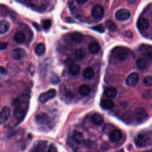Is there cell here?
Listing matches in <instances>:
<instances>
[{"label":"cell","mask_w":152,"mask_h":152,"mask_svg":"<svg viewBox=\"0 0 152 152\" xmlns=\"http://www.w3.org/2000/svg\"><path fill=\"white\" fill-rule=\"evenodd\" d=\"M15 108L13 111L14 117L17 120H22L27 111V104L20 100L14 101Z\"/></svg>","instance_id":"obj_1"},{"label":"cell","mask_w":152,"mask_h":152,"mask_svg":"<svg viewBox=\"0 0 152 152\" xmlns=\"http://www.w3.org/2000/svg\"><path fill=\"white\" fill-rule=\"evenodd\" d=\"M112 55L116 59L120 61H123L128 57L129 50L124 47L117 46L112 50Z\"/></svg>","instance_id":"obj_2"},{"label":"cell","mask_w":152,"mask_h":152,"mask_svg":"<svg viewBox=\"0 0 152 152\" xmlns=\"http://www.w3.org/2000/svg\"><path fill=\"white\" fill-rule=\"evenodd\" d=\"M134 115L136 121L138 123H142L148 119V113L143 108H137L134 110Z\"/></svg>","instance_id":"obj_3"},{"label":"cell","mask_w":152,"mask_h":152,"mask_svg":"<svg viewBox=\"0 0 152 152\" xmlns=\"http://www.w3.org/2000/svg\"><path fill=\"white\" fill-rule=\"evenodd\" d=\"M56 95V91L55 89H50L47 91L41 93L39 96V100L42 103H45L48 100L54 98Z\"/></svg>","instance_id":"obj_4"},{"label":"cell","mask_w":152,"mask_h":152,"mask_svg":"<svg viewBox=\"0 0 152 152\" xmlns=\"http://www.w3.org/2000/svg\"><path fill=\"white\" fill-rule=\"evenodd\" d=\"M115 16L117 20L119 21H124L129 18L131 17V12L127 9L122 8L116 12Z\"/></svg>","instance_id":"obj_5"},{"label":"cell","mask_w":152,"mask_h":152,"mask_svg":"<svg viewBox=\"0 0 152 152\" xmlns=\"http://www.w3.org/2000/svg\"><path fill=\"white\" fill-rule=\"evenodd\" d=\"M139 80V75L138 73L134 72L128 75L125 79V84L128 87L135 86Z\"/></svg>","instance_id":"obj_6"},{"label":"cell","mask_w":152,"mask_h":152,"mask_svg":"<svg viewBox=\"0 0 152 152\" xmlns=\"http://www.w3.org/2000/svg\"><path fill=\"white\" fill-rule=\"evenodd\" d=\"M26 55V53L25 50L21 48L14 49L11 53V56L12 58L16 61L22 60L25 57Z\"/></svg>","instance_id":"obj_7"},{"label":"cell","mask_w":152,"mask_h":152,"mask_svg":"<svg viewBox=\"0 0 152 152\" xmlns=\"http://www.w3.org/2000/svg\"><path fill=\"white\" fill-rule=\"evenodd\" d=\"M37 123L42 125H49L51 123L50 118L46 113H39L36 116Z\"/></svg>","instance_id":"obj_8"},{"label":"cell","mask_w":152,"mask_h":152,"mask_svg":"<svg viewBox=\"0 0 152 152\" xmlns=\"http://www.w3.org/2000/svg\"><path fill=\"white\" fill-rule=\"evenodd\" d=\"M104 13V10L101 5H96L94 6L91 10V15L95 18H102Z\"/></svg>","instance_id":"obj_9"},{"label":"cell","mask_w":152,"mask_h":152,"mask_svg":"<svg viewBox=\"0 0 152 152\" xmlns=\"http://www.w3.org/2000/svg\"><path fill=\"white\" fill-rule=\"evenodd\" d=\"M10 115V109L8 106H4L0 112V124L5 123Z\"/></svg>","instance_id":"obj_10"},{"label":"cell","mask_w":152,"mask_h":152,"mask_svg":"<svg viewBox=\"0 0 152 152\" xmlns=\"http://www.w3.org/2000/svg\"><path fill=\"white\" fill-rule=\"evenodd\" d=\"M137 26L139 29L144 30L148 28L150 26V24H149L148 20L147 18L144 17H141L138 20L137 23Z\"/></svg>","instance_id":"obj_11"},{"label":"cell","mask_w":152,"mask_h":152,"mask_svg":"<svg viewBox=\"0 0 152 152\" xmlns=\"http://www.w3.org/2000/svg\"><path fill=\"white\" fill-rule=\"evenodd\" d=\"M109 138L112 142H118L122 138V133L119 129H114L110 132Z\"/></svg>","instance_id":"obj_12"},{"label":"cell","mask_w":152,"mask_h":152,"mask_svg":"<svg viewBox=\"0 0 152 152\" xmlns=\"http://www.w3.org/2000/svg\"><path fill=\"white\" fill-rule=\"evenodd\" d=\"M88 51L92 54L97 53L100 50V46L99 43L97 42H91L88 47Z\"/></svg>","instance_id":"obj_13"},{"label":"cell","mask_w":152,"mask_h":152,"mask_svg":"<svg viewBox=\"0 0 152 152\" xmlns=\"http://www.w3.org/2000/svg\"><path fill=\"white\" fill-rule=\"evenodd\" d=\"M46 142L40 141L33 147L30 152H42L46 147Z\"/></svg>","instance_id":"obj_14"},{"label":"cell","mask_w":152,"mask_h":152,"mask_svg":"<svg viewBox=\"0 0 152 152\" xmlns=\"http://www.w3.org/2000/svg\"><path fill=\"white\" fill-rule=\"evenodd\" d=\"M94 76V72L91 67L86 68L83 71V77L86 80H91Z\"/></svg>","instance_id":"obj_15"},{"label":"cell","mask_w":152,"mask_h":152,"mask_svg":"<svg viewBox=\"0 0 152 152\" xmlns=\"http://www.w3.org/2000/svg\"><path fill=\"white\" fill-rule=\"evenodd\" d=\"M80 71V66L76 64H71L69 65L68 72L73 76L77 75Z\"/></svg>","instance_id":"obj_16"},{"label":"cell","mask_w":152,"mask_h":152,"mask_svg":"<svg viewBox=\"0 0 152 152\" xmlns=\"http://www.w3.org/2000/svg\"><path fill=\"white\" fill-rule=\"evenodd\" d=\"M104 94L109 99H113L117 95V90L113 87H109L105 89Z\"/></svg>","instance_id":"obj_17"},{"label":"cell","mask_w":152,"mask_h":152,"mask_svg":"<svg viewBox=\"0 0 152 152\" xmlns=\"http://www.w3.org/2000/svg\"><path fill=\"white\" fill-rule=\"evenodd\" d=\"M135 144L138 147H142L145 145L146 140L145 137L142 134L138 135L135 139Z\"/></svg>","instance_id":"obj_18"},{"label":"cell","mask_w":152,"mask_h":152,"mask_svg":"<svg viewBox=\"0 0 152 152\" xmlns=\"http://www.w3.org/2000/svg\"><path fill=\"white\" fill-rule=\"evenodd\" d=\"M101 106L102 108L106 110L111 109L114 106V103L110 99H103L101 102Z\"/></svg>","instance_id":"obj_19"},{"label":"cell","mask_w":152,"mask_h":152,"mask_svg":"<svg viewBox=\"0 0 152 152\" xmlns=\"http://www.w3.org/2000/svg\"><path fill=\"white\" fill-rule=\"evenodd\" d=\"M137 66L139 69L144 70L147 69L148 66V61L145 58H139L137 61Z\"/></svg>","instance_id":"obj_20"},{"label":"cell","mask_w":152,"mask_h":152,"mask_svg":"<svg viewBox=\"0 0 152 152\" xmlns=\"http://www.w3.org/2000/svg\"><path fill=\"white\" fill-rule=\"evenodd\" d=\"M10 27V24L6 20L0 21V34H5Z\"/></svg>","instance_id":"obj_21"},{"label":"cell","mask_w":152,"mask_h":152,"mask_svg":"<svg viewBox=\"0 0 152 152\" xmlns=\"http://www.w3.org/2000/svg\"><path fill=\"white\" fill-rule=\"evenodd\" d=\"M14 39L17 43H21L25 41L26 36L23 31H17L14 36Z\"/></svg>","instance_id":"obj_22"},{"label":"cell","mask_w":152,"mask_h":152,"mask_svg":"<svg viewBox=\"0 0 152 152\" xmlns=\"http://www.w3.org/2000/svg\"><path fill=\"white\" fill-rule=\"evenodd\" d=\"M46 50V48H45V46L43 43H38L34 49L35 53H36L37 55L38 56H42L43 55Z\"/></svg>","instance_id":"obj_23"},{"label":"cell","mask_w":152,"mask_h":152,"mask_svg":"<svg viewBox=\"0 0 152 152\" xmlns=\"http://www.w3.org/2000/svg\"><path fill=\"white\" fill-rule=\"evenodd\" d=\"M71 40L75 43H80L83 39V35L79 32H74L71 34Z\"/></svg>","instance_id":"obj_24"},{"label":"cell","mask_w":152,"mask_h":152,"mask_svg":"<svg viewBox=\"0 0 152 152\" xmlns=\"http://www.w3.org/2000/svg\"><path fill=\"white\" fill-rule=\"evenodd\" d=\"M91 121L95 125H100L103 123L104 119L103 116L99 113H94L91 117Z\"/></svg>","instance_id":"obj_25"},{"label":"cell","mask_w":152,"mask_h":152,"mask_svg":"<svg viewBox=\"0 0 152 152\" xmlns=\"http://www.w3.org/2000/svg\"><path fill=\"white\" fill-rule=\"evenodd\" d=\"M91 89L90 87L86 84H83L78 88V91L80 94L83 96H87L90 93Z\"/></svg>","instance_id":"obj_26"},{"label":"cell","mask_w":152,"mask_h":152,"mask_svg":"<svg viewBox=\"0 0 152 152\" xmlns=\"http://www.w3.org/2000/svg\"><path fill=\"white\" fill-rule=\"evenodd\" d=\"M73 139L77 143L80 144L84 141V137L82 133L78 131H75L73 134Z\"/></svg>","instance_id":"obj_27"},{"label":"cell","mask_w":152,"mask_h":152,"mask_svg":"<svg viewBox=\"0 0 152 152\" xmlns=\"http://www.w3.org/2000/svg\"><path fill=\"white\" fill-rule=\"evenodd\" d=\"M105 26L106 28L111 31H115L116 30V26L115 23L111 20H107L105 22Z\"/></svg>","instance_id":"obj_28"},{"label":"cell","mask_w":152,"mask_h":152,"mask_svg":"<svg viewBox=\"0 0 152 152\" xmlns=\"http://www.w3.org/2000/svg\"><path fill=\"white\" fill-rule=\"evenodd\" d=\"M50 81L52 84H57L60 82L61 80H60L59 77L57 74H56L55 73H53V74H52V75L50 76Z\"/></svg>","instance_id":"obj_29"},{"label":"cell","mask_w":152,"mask_h":152,"mask_svg":"<svg viewBox=\"0 0 152 152\" xmlns=\"http://www.w3.org/2000/svg\"><path fill=\"white\" fill-rule=\"evenodd\" d=\"M144 84L147 87L152 86V75H147L143 80Z\"/></svg>","instance_id":"obj_30"},{"label":"cell","mask_w":152,"mask_h":152,"mask_svg":"<svg viewBox=\"0 0 152 152\" xmlns=\"http://www.w3.org/2000/svg\"><path fill=\"white\" fill-rule=\"evenodd\" d=\"M75 56L77 61H81L84 58V52L81 49H77L75 52Z\"/></svg>","instance_id":"obj_31"},{"label":"cell","mask_w":152,"mask_h":152,"mask_svg":"<svg viewBox=\"0 0 152 152\" xmlns=\"http://www.w3.org/2000/svg\"><path fill=\"white\" fill-rule=\"evenodd\" d=\"M42 24L43 28L45 29V30H48L50 27L52 23H51V21L50 20L46 19V20H44L42 21Z\"/></svg>","instance_id":"obj_32"},{"label":"cell","mask_w":152,"mask_h":152,"mask_svg":"<svg viewBox=\"0 0 152 152\" xmlns=\"http://www.w3.org/2000/svg\"><path fill=\"white\" fill-rule=\"evenodd\" d=\"M92 29L96 31H98L99 33H104V31H105V28L102 24L96 25V26H94L92 28Z\"/></svg>","instance_id":"obj_33"},{"label":"cell","mask_w":152,"mask_h":152,"mask_svg":"<svg viewBox=\"0 0 152 152\" xmlns=\"http://www.w3.org/2000/svg\"><path fill=\"white\" fill-rule=\"evenodd\" d=\"M9 10L7 8V7L1 5H0V14L3 16L7 15L8 14H9Z\"/></svg>","instance_id":"obj_34"},{"label":"cell","mask_w":152,"mask_h":152,"mask_svg":"<svg viewBox=\"0 0 152 152\" xmlns=\"http://www.w3.org/2000/svg\"><path fill=\"white\" fill-rule=\"evenodd\" d=\"M145 59L147 61H151L152 60V50H147L144 52Z\"/></svg>","instance_id":"obj_35"},{"label":"cell","mask_w":152,"mask_h":152,"mask_svg":"<svg viewBox=\"0 0 152 152\" xmlns=\"http://www.w3.org/2000/svg\"><path fill=\"white\" fill-rule=\"evenodd\" d=\"M7 74H8V72H7L6 68H5L3 66H0V78L6 76L7 75Z\"/></svg>","instance_id":"obj_36"},{"label":"cell","mask_w":152,"mask_h":152,"mask_svg":"<svg viewBox=\"0 0 152 152\" xmlns=\"http://www.w3.org/2000/svg\"><path fill=\"white\" fill-rule=\"evenodd\" d=\"M8 46V44L6 42H0V50H4L7 49Z\"/></svg>","instance_id":"obj_37"},{"label":"cell","mask_w":152,"mask_h":152,"mask_svg":"<svg viewBox=\"0 0 152 152\" xmlns=\"http://www.w3.org/2000/svg\"><path fill=\"white\" fill-rule=\"evenodd\" d=\"M32 24H33V26H34V27L37 30L40 31L41 27H40V26L37 23H33Z\"/></svg>","instance_id":"obj_38"},{"label":"cell","mask_w":152,"mask_h":152,"mask_svg":"<svg viewBox=\"0 0 152 152\" xmlns=\"http://www.w3.org/2000/svg\"><path fill=\"white\" fill-rule=\"evenodd\" d=\"M133 34H132V33L130 31H127L125 33V36L129 37V38H131L132 37Z\"/></svg>","instance_id":"obj_39"},{"label":"cell","mask_w":152,"mask_h":152,"mask_svg":"<svg viewBox=\"0 0 152 152\" xmlns=\"http://www.w3.org/2000/svg\"><path fill=\"white\" fill-rule=\"evenodd\" d=\"M126 1H127V2H128L129 4L133 5V4H135V3H137L138 0H126Z\"/></svg>","instance_id":"obj_40"},{"label":"cell","mask_w":152,"mask_h":152,"mask_svg":"<svg viewBox=\"0 0 152 152\" xmlns=\"http://www.w3.org/2000/svg\"><path fill=\"white\" fill-rule=\"evenodd\" d=\"M76 1H77V2L78 3L83 4L86 3L88 0H76Z\"/></svg>","instance_id":"obj_41"},{"label":"cell","mask_w":152,"mask_h":152,"mask_svg":"<svg viewBox=\"0 0 152 152\" xmlns=\"http://www.w3.org/2000/svg\"><path fill=\"white\" fill-rule=\"evenodd\" d=\"M145 152H152V150H148V151H146Z\"/></svg>","instance_id":"obj_42"},{"label":"cell","mask_w":152,"mask_h":152,"mask_svg":"<svg viewBox=\"0 0 152 152\" xmlns=\"http://www.w3.org/2000/svg\"><path fill=\"white\" fill-rule=\"evenodd\" d=\"M2 87V84H1V83H0V87Z\"/></svg>","instance_id":"obj_43"},{"label":"cell","mask_w":152,"mask_h":152,"mask_svg":"<svg viewBox=\"0 0 152 152\" xmlns=\"http://www.w3.org/2000/svg\"><path fill=\"white\" fill-rule=\"evenodd\" d=\"M151 109H152V104H151Z\"/></svg>","instance_id":"obj_44"},{"label":"cell","mask_w":152,"mask_h":152,"mask_svg":"<svg viewBox=\"0 0 152 152\" xmlns=\"http://www.w3.org/2000/svg\"><path fill=\"white\" fill-rule=\"evenodd\" d=\"M49 152H51V151H49Z\"/></svg>","instance_id":"obj_45"}]
</instances>
